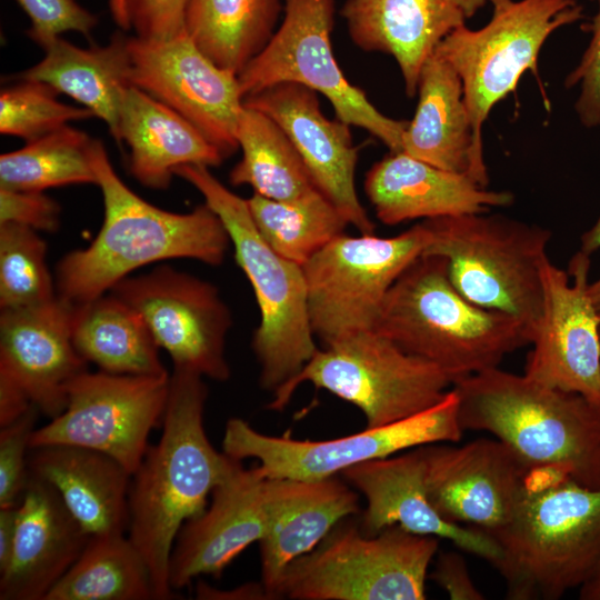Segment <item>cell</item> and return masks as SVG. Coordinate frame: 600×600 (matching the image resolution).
<instances>
[{
	"label": "cell",
	"instance_id": "obj_8",
	"mask_svg": "<svg viewBox=\"0 0 600 600\" xmlns=\"http://www.w3.org/2000/svg\"><path fill=\"white\" fill-rule=\"evenodd\" d=\"M490 21L471 30L462 24L438 44L434 52L459 74L472 129V166L469 176L487 188L482 127L492 108L516 91L526 71L537 74L546 40L557 29L580 20L574 0H487Z\"/></svg>",
	"mask_w": 600,
	"mask_h": 600
},
{
	"label": "cell",
	"instance_id": "obj_6",
	"mask_svg": "<svg viewBox=\"0 0 600 600\" xmlns=\"http://www.w3.org/2000/svg\"><path fill=\"white\" fill-rule=\"evenodd\" d=\"M174 174L202 194L229 234L234 259L259 307L260 322L251 341L260 367L259 383L273 394L319 348L308 313L303 269L272 250L258 232L247 199L230 191L208 167L184 164Z\"/></svg>",
	"mask_w": 600,
	"mask_h": 600
},
{
	"label": "cell",
	"instance_id": "obj_26",
	"mask_svg": "<svg viewBox=\"0 0 600 600\" xmlns=\"http://www.w3.org/2000/svg\"><path fill=\"white\" fill-rule=\"evenodd\" d=\"M340 13L357 47L396 60L408 97L427 59L466 20L451 0H346Z\"/></svg>",
	"mask_w": 600,
	"mask_h": 600
},
{
	"label": "cell",
	"instance_id": "obj_12",
	"mask_svg": "<svg viewBox=\"0 0 600 600\" xmlns=\"http://www.w3.org/2000/svg\"><path fill=\"white\" fill-rule=\"evenodd\" d=\"M334 0H284V17L267 46L240 71L243 99L266 88L293 82L324 96L336 118L364 129L401 152L409 120L384 116L342 72L332 51Z\"/></svg>",
	"mask_w": 600,
	"mask_h": 600
},
{
	"label": "cell",
	"instance_id": "obj_2",
	"mask_svg": "<svg viewBox=\"0 0 600 600\" xmlns=\"http://www.w3.org/2000/svg\"><path fill=\"white\" fill-rule=\"evenodd\" d=\"M91 161L103 199V222L84 249L57 264L56 291L72 303L89 302L134 270L189 258L220 266L231 244L218 214L206 203L187 213L160 209L136 194L114 171L103 143L93 139Z\"/></svg>",
	"mask_w": 600,
	"mask_h": 600
},
{
	"label": "cell",
	"instance_id": "obj_19",
	"mask_svg": "<svg viewBox=\"0 0 600 600\" xmlns=\"http://www.w3.org/2000/svg\"><path fill=\"white\" fill-rule=\"evenodd\" d=\"M243 104L271 118L287 134L317 189L360 233H374V222L356 189L360 146L350 124L329 119L318 93L302 84L281 82L243 99Z\"/></svg>",
	"mask_w": 600,
	"mask_h": 600
},
{
	"label": "cell",
	"instance_id": "obj_21",
	"mask_svg": "<svg viewBox=\"0 0 600 600\" xmlns=\"http://www.w3.org/2000/svg\"><path fill=\"white\" fill-rule=\"evenodd\" d=\"M241 462L237 460L213 488L206 509L180 528L169 561L174 592L200 576L220 578L242 551L262 538L267 476L259 464L244 468Z\"/></svg>",
	"mask_w": 600,
	"mask_h": 600
},
{
	"label": "cell",
	"instance_id": "obj_25",
	"mask_svg": "<svg viewBox=\"0 0 600 600\" xmlns=\"http://www.w3.org/2000/svg\"><path fill=\"white\" fill-rule=\"evenodd\" d=\"M364 192L376 217L388 226L484 213L514 201L509 191L488 190L467 173L447 171L403 152H390L369 169Z\"/></svg>",
	"mask_w": 600,
	"mask_h": 600
},
{
	"label": "cell",
	"instance_id": "obj_40",
	"mask_svg": "<svg viewBox=\"0 0 600 600\" xmlns=\"http://www.w3.org/2000/svg\"><path fill=\"white\" fill-rule=\"evenodd\" d=\"M190 0H110L116 23L146 40H168L184 30Z\"/></svg>",
	"mask_w": 600,
	"mask_h": 600
},
{
	"label": "cell",
	"instance_id": "obj_33",
	"mask_svg": "<svg viewBox=\"0 0 600 600\" xmlns=\"http://www.w3.org/2000/svg\"><path fill=\"white\" fill-rule=\"evenodd\" d=\"M237 139L242 157L230 171L232 186H249L253 193L279 201L319 191L287 134L267 114L243 104Z\"/></svg>",
	"mask_w": 600,
	"mask_h": 600
},
{
	"label": "cell",
	"instance_id": "obj_16",
	"mask_svg": "<svg viewBox=\"0 0 600 600\" xmlns=\"http://www.w3.org/2000/svg\"><path fill=\"white\" fill-rule=\"evenodd\" d=\"M127 46L131 86L182 116L224 158L239 148L243 97L236 72L212 62L186 30L160 41L127 37Z\"/></svg>",
	"mask_w": 600,
	"mask_h": 600
},
{
	"label": "cell",
	"instance_id": "obj_4",
	"mask_svg": "<svg viewBox=\"0 0 600 600\" xmlns=\"http://www.w3.org/2000/svg\"><path fill=\"white\" fill-rule=\"evenodd\" d=\"M452 388L464 431L492 434L528 469L557 467L600 489V409L586 398L499 367Z\"/></svg>",
	"mask_w": 600,
	"mask_h": 600
},
{
	"label": "cell",
	"instance_id": "obj_35",
	"mask_svg": "<svg viewBox=\"0 0 600 600\" xmlns=\"http://www.w3.org/2000/svg\"><path fill=\"white\" fill-rule=\"evenodd\" d=\"M247 203L263 240L279 256L301 267L349 226L320 191L293 201L253 193Z\"/></svg>",
	"mask_w": 600,
	"mask_h": 600
},
{
	"label": "cell",
	"instance_id": "obj_29",
	"mask_svg": "<svg viewBox=\"0 0 600 600\" xmlns=\"http://www.w3.org/2000/svg\"><path fill=\"white\" fill-rule=\"evenodd\" d=\"M418 104L403 132L401 152L437 168L470 173L472 129L461 79L433 52L422 66Z\"/></svg>",
	"mask_w": 600,
	"mask_h": 600
},
{
	"label": "cell",
	"instance_id": "obj_18",
	"mask_svg": "<svg viewBox=\"0 0 600 600\" xmlns=\"http://www.w3.org/2000/svg\"><path fill=\"white\" fill-rule=\"evenodd\" d=\"M453 444L419 447L428 499L446 521L491 537L509 521L528 468L497 439Z\"/></svg>",
	"mask_w": 600,
	"mask_h": 600
},
{
	"label": "cell",
	"instance_id": "obj_9",
	"mask_svg": "<svg viewBox=\"0 0 600 600\" xmlns=\"http://www.w3.org/2000/svg\"><path fill=\"white\" fill-rule=\"evenodd\" d=\"M439 541L399 526L367 536L346 518L286 568L277 599L423 600Z\"/></svg>",
	"mask_w": 600,
	"mask_h": 600
},
{
	"label": "cell",
	"instance_id": "obj_17",
	"mask_svg": "<svg viewBox=\"0 0 600 600\" xmlns=\"http://www.w3.org/2000/svg\"><path fill=\"white\" fill-rule=\"evenodd\" d=\"M590 263L581 250L568 271L544 259L543 311L523 374L578 393L600 409V318L588 292Z\"/></svg>",
	"mask_w": 600,
	"mask_h": 600
},
{
	"label": "cell",
	"instance_id": "obj_50",
	"mask_svg": "<svg viewBox=\"0 0 600 600\" xmlns=\"http://www.w3.org/2000/svg\"><path fill=\"white\" fill-rule=\"evenodd\" d=\"M594 1H597V2H598V4L600 3V0H594Z\"/></svg>",
	"mask_w": 600,
	"mask_h": 600
},
{
	"label": "cell",
	"instance_id": "obj_49",
	"mask_svg": "<svg viewBox=\"0 0 600 600\" xmlns=\"http://www.w3.org/2000/svg\"><path fill=\"white\" fill-rule=\"evenodd\" d=\"M464 14L466 19L471 18L487 0H451Z\"/></svg>",
	"mask_w": 600,
	"mask_h": 600
},
{
	"label": "cell",
	"instance_id": "obj_24",
	"mask_svg": "<svg viewBox=\"0 0 600 600\" xmlns=\"http://www.w3.org/2000/svg\"><path fill=\"white\" fill-rule=\"evenodd\" d=\"M90 537L58 491L30 474L18 504L12 556L0 573V599L46 600Z\"/></svg>",
	"mask_w": 600,
	"mask_h": 600
},
{
	"label": "cell",
	"instance_id": "obj_3",
	"mask_svg": "<svg viewBox=\"0 0 600 600\" xmlns=\"http://www.w3.org/2000/svg\"><path fill=\"white\" fill-rule=\"evenodd\" d=\"M491 537L508 598L559 599L600 566V489L557 467L530 468L509 521Z\"/></svg>",
	"mask_w": 600,
	"mask_h": 600
},
{
	"label": "cell",
	"instance_id": "obj_30",
	"mask_svg": "<svg viewBox=\"0 0 600 600\" xmlns=\"http://www.w3.org/2000/svg\"><path fill=\"white\" fill-rule=\"evenodd\" d=\"M43 50L44 58L14 79L43 82L71 97L102 119L117 140L120 102L130 86L127 37L118 32L107 46L90 48L58 37Z\"/></svg>",
	"mask_w": 600,
	"mask_h": 600
},
{
	"label": "cell",
	"instance_id": "obj_37",
	"mask_svg": "<svg viewBox=\"0 0 600 600\" xmlns=\"http://www.w3.org/2000/svg\"><path fill=\"white\" fill-rule=\"evenodd\" d=\"M46 254L47 244L38 231L0 224L1 310L38 306L57 297Z\"/></svg>",
	"mask_w": 600,
	"mask_h": 600
},
{
	"label": "cell",
	"instance_id": "obj_5",
	"mask_svg": "<svg viewBox=\"0 0 600 600\" xmlns=\"http://www.w3.org/2000/svg\"><path fill=\"white\" fill-rule=\"evenodd\" d=\"M374 330L406 352L439 366L453 384L499 367L506 356L531 342L523 323L467 300L451 283L447 260L427 254L390 288Z\"/></svg>",
	"mask_w": 600,
	"mask_h": 600
},
{
	"label": "cell",
	"instance_id": "obj_14",
	"mask_svg": "<svg viewBox=\"0 0 600 600\" xmlns=\"http://www.w3.org/2000/svg\"><path fill=\"white\" fill-rule=\"evenodd\" d=\"M170 374L126 376L84 371L68 390L67 406L31 436L30 448L67 444L103 452L131 474L149 436L161 427Z\"/></svg>",
	"mask_w": 600,
	"mask_h": 600
},
{
	"label": "cell",
	"instance_id": "obj_15",
	"mask_svg": "<svg viewBox=\"0 0 600 600\" xmlns=\"http://www.w3.org/2000/svg\"><path fill=\"white\" fill-rule=\"evenodd\" d=\"M110 292L140 313L173 367L216 381L230 378L226 339L232 318L214 284L158 266L146 274L122 279Z\"/></svg>",
	"mask_w": 600,
	"mask_h": 600
},
{
	"label": "cell",
	"instance_id": "obj_32",
	"mask_svg": "<svg viewBox=\"0 0 600 600\" xmlns=\"http://www.w3.org/2000/svg\"><path fill=\"white\" fill-rule=\"evenodd\" d=\"M280 0H190L184 30L218 67L237 74L274 33Z\"/></svg>",
	"mask_w": 600,
	"mask_h": 600
},
{
	"label": "cell",
	"instance_id": "obj_38",
	"mask_svg": "<svg viewBox=\"0 0 600 600\" xmlns=\"http://www.w3.org/2000/svg\"><path fill=\"white\" fill-rule=\"evenodd\" d=\"M50 86L20 80L0 92V132L32 141L68 126L70 121L94 117L84 107H73L57 100Z\"/></svg>",
	"mask_w": 600,
	"mask_h": 600
},
{
	"label": "cell",
	"instance_id": "obj_10",
	"mask_svg": "<svg viewBox=\"0 0 600 600\" xmlns=\"http://www.w3.org/2000/svg\"><path fill=\"white\" fill-rule=\"evenodd\" d=\"M309 382L356 406L366 428H377L419 413L452 388L439 366L367 330L318 348L300 372L274 393L268 408L283 410L300 384Z\"/></svg>",
	"mask_w": 600,
	"mask_h": 600
},
{
	"label": "cell",
	"instance_id": "obj_42",
	"mask_svg": "<svg viewBox=\"0 0 600 600\" xmlns=\"http://www.w3.org/2000/svg\"><path fill=\"white\" fill-rule=\"evenodd\" d=\"M592 38L579 63L566 77L564 87H580L574 110L586 128L600 127V3L590 26Z\"/></svg>",
	"mask_w": 600,
	"mask_h": 600
},
{
	"label": "cell",
	"instance_id": "obj_44",
	"mask_svg": "<svg viewBox=\"0 0 600 600\" xmlns=\"http://www.w3.org/2000/svg\"><path fill=\"white\" fill-rule=\"evenodd\" d=\"M430 578L452 600H483L474 584L463 557L456 551H438Z\"/></svg>",
	"mask_w": 600,
	"mask_h": 600
},
{
	"label": "cell",
	"instance_id": "obj_46",
	"mask_svg": "<svg viewBox=\"0 0 600 600\" xmlns=\"http://www.w3.org/2000/svg\"><path fill=\"white\" fill-rule=\"evenodd\" d=\"M18 504L0 508V573L7 568L12 556L17 529Z\"/></svg>",
	"mask_w": 600,
	"mask_h": 600
},
{
	"label": "cell",
	"instance_id": "obj_31",
	"mask_svg": "<svg viewBox=\"0 0 600 600\" xmlns=\"http://www.w3.org/2000/svg\"><path fill=\"white\" fill-rule=\"evenodd\" d=\"M72 340L78 353L111 374L168 373L159 346L143 318L131 306L109 294L74 304Z\"/></svg>",
	"mask_w": 600,
	"mask_h": 600
},
{
	"label": "cell",
	"instance_id": "obj_39",
	"mask_svg": "<svg viewBox=\"0 0 600 600\" xmlns=\"http://www.w3.org/2000/svg\"><path fill=\"white\" fill-rule=\"evenodd\" d=\"M39 413L32 406L14 421L0 427V508L17 506L26 490L30 440Z\"/></svg>",
	"mask_w": 600,
	"mask_h": 600
},
{
	"label": "cell",
	"instance_id": "obj_1",
	"mask_svg": "<svg viewBox=\"0 0 600 600\" xmlns=\"http://www.w3.org/2000/svg\"><path fill=\"white\" fill-rule=\"evenodd\" d=\"M208 388L199 373L173 367L162 431L131 474L128 537L151 573L156 600L173 599L169 561L182 524L201 513L237 459L219 452L203 423Z\"/></svg>",
	"mask_w": 600,
	"mask_h": 600
},
{
	"label": "cell",
	"instance_id": "obj_47",
	"mask_svg": "<svg viewBox=\"0 0 600 600\" xmlns=\"http://www.w3.org/2000/svg\"><path fill=\"white\" fill-rule=\"evenodd\" d=\"M580 241V250L589 256L600 249V213L593 226L582 233ZM588 292L600 318V277L589 282Z\"/></svg>",
	"mask_w": 600,
	"mask_h": 600
},
{
	"label": "cell",
	"instance_id": "obj_48",
	"mask_svg": "<svg viewBox=\"0 0 600 600\" xmlns=\"http://www.w3.org/2000/svg\"><path fill=\"white\" fill-rule=\"evenodd\" d=\"M581 600H600V566L592 577L579 588Z\"/></svg>",
	"mask_w": 600,
	"mask_h": 600
},
{
	"label": "cell",
	"instance_id": "obj_13",
	"mask_svg": "<svg viewBox=\"0 0 600 600\" xmlns=\"http://www.w3.org/2000/svg\"><path fill=\"white\" fill-rule=\"evenodd\" d=\"M464 430L459 398L451 388L434 406L406 419L330 440H298L256 430L241 418L227 421L222 451L242 461L256 459L269 478L319 480L354 464L436 442L458 443Z\"/></svg>",
	"mask_w": 600,
	"mask_h": 600
},
{
	"label": "cell",
	"instance_id": "obj_43",
	"mask_svg": "<svg viewBox=\"0 0 600 600\" xmlns=\"http://www.w3.org/2000/svg\"><path fill=\"white\" fill-rule=\"evenodd\" d=\"M61 208L43 191L0 188V224L16 223L36 231H57Z\"/></svg>",
	"mask_w": 600,
	"mask_h": 600
},
{
	"label": "cell",
	"instance_id": "obj_36",
	"mask_svg": "<svg viewBox=\"0 0 600 600\" xmlns=\"http://www.w3.org/2000/svg\"><path fill=\"white\" fill-rule=\"evenodd\" d=\"M91 139L70 126L28 141L0 157V188L43 191L69 184H97Z\"/></svg>",
	"mask_w": 600,
	"mask_h": 600
},
{
	"label": "cell",
	"instance_id": "obj_45",
	"mask_svg": "<svg viewBox=\"0 0 600 600\" xmlns=\"http://www.w3.org/2000/svg\"><path fill=\"white\" fill-rule=\"evenodd\" d=\"M196 596L201 600H270L261 582H250L230 590H220L200 580L197 583Z\"/></svg>",
	"mask_w": 600,
	"mask_h": 600
},
{
	"label": "cell",
	"instance_id": "obj_27",
	"mask_svg": "<svg viewBox=\"0 0 600 600\" xmlns=\"http://www.w3.org/2000/svg\"><path fill=\"white\" fill-rule=\"evenodd\" d=\"M29 473L50 483L90 536L126 533L131 473L110 456L76 446L30 448Z\"/></svg>",
	"mask_w": 600,
	"mask_h": 600
},
{
	"label": "cell",
	"instance_id": "obj_28",
	"mask_svg": "<svg viewBox=\"0 0 600 600\" xmlns=\"http://www.w3.org/2000/svg\"><path fill=\"white\" fill-rule=\"evenodd\" d=\"M116 141L130 149V173L152 189H167L181 166L218 167L226 159L182 116L131 84L122 93Z\"/></svg>",
	"mask_w": 600,
	"mask_h": 600
},
{
	"label": "cell",
	"instance_id": "obj_22",
	"mask_svg": "<svg viewBox=\"0 0 600 600\" xmlns=\"http://www.w3.org/2000/svg\"><path fill=\"white\" fill-rule=\"evenodd\" d=\"M340 476L366 500L359 527L367 536L399 526L419 536L450 541L458 549L480 557L494 567L501 550L493 538L480 530L442 519L428 499L420 448L368 460L343 470Z\"/></svg>",
	"mask_w": 600,
	"mask_h": 600
},
{
	"label": "cell",
	"instance_id": "obj_20",
	"mask_svg": "<svg viewBox=\"0 0 600 600\" xmlns=\"http://www.w3.org/2000/svg\"><path fill=\"white\" fill-rule=\"evenodd\" d=\"M73 308L57 296L0 313V383L50 419L64 410L71 382L88 370L72 340Z\"/></svg>",
	"mask_w": 600,
	"mask_h": 600
},
{
	"label": "cell",
	"instance_id": "obj_34",
	"mask_svg": "<svg viewBox=\"0 0 600 600\" xmlns=\"http://www.w3.org/2000/svg\"><path fill=\"white\" fill-rule=\"evenodd\" d=\"M156 599L150 570L124 533L91 536L46 600Z\"/></svg>",
	"mask_w": 600,
	"mask_h": 600
},
{
	"label": "cell",
	"instance_id": "obj_41",
	"mask_svg": "<svg viewBox=\"0 0 600 600\" xmlns=\"http://www.w3.org/2000/svg\"><path fill=\"white\" fill-rule=\"evenodd\" d=\"M31 21L29 38L44 49L61 33L76 31L90 37L98 18L76 0H16Z\"/></svg>",
	"mask_w": 600,
	"mask_h": 600
},
{
	"label": "cell",
	"instance_id": "obj_7",
	"mask_svg": "<svg viewBox=\"0 0 600 600\" xmlns=\"http://www.w3.org/2000/svg\"><path fill=\"white\" fill-rule=\"evenodd\" d=\"M423 221L431 239L422 254L443 257L467 300L516 318L532 339L543 311L541 267L551 231L488 212Z\"/></svg>",
	"mask_w": 600,
	"mask_h": 600
},
{
	"label": "cell",
	"instance_id": "obj_11",
	"mask_svg": "<svg viewBox=\"0 0 600 600\" xmlns=\"http://www.w3.org/2000/svg\"><path fill=\"white\" fill-rule=\"evenodd\" d=\"M430 239L422 221L394 237L342 233L312 256L302 269L310 324L321 344L374 330L390 288Z\"/></svg>",
	"mask_w": 600,
	"mask_h": 600
},
{
	"label": "cell",
	"instance_id": "obj_23",
	"mask_svg": "<svg viewBox=\"0 0 600 600\" xmlns=\"http://www.w3.org/2000/svg\"><path fill=\"white\" fill-rule=\"evenodd\" d=\"M266 528L260 539L261 583L269 599L286 568L310 552L346 518L360 512L359 493L341 476L319 480L269 478Z\"/></svg>",
	"mask_w": 600,
	"mask_h": 600
}]
</instances>
